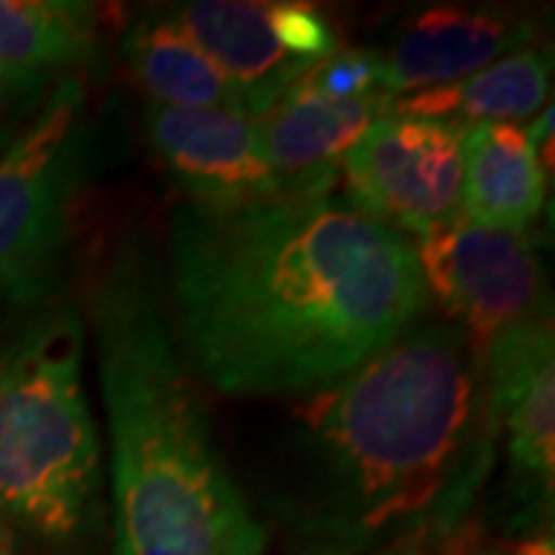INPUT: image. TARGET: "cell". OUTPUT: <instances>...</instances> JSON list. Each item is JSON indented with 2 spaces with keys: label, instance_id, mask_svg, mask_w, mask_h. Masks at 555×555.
Listing matches in <instances>:
<instances>
[{
  "label": "cell",
  "instance_id": "cell-9",
  "mask_svg": "<svg viewBox=\"0 0 555 555\" xmlns=\"http://www.w3.org/2000/svg\"><path fill=\"white\" fill-rule=\"evenodd\" d=\"M478 367L491 441L503 444L506 485L518 509H531L534 518L550 516L555 488L553 318L494 339Z\"/></svg>",
  "mask_w": 555,
  "mask_h": 555
},
{
  "label": "cell",
  "instance_id": "cell-10",
  "mask_svg": "<svg viewBox=\"0 0 555 555\" xmlns=\"http://www.w3.org/2000/svg\"><path fill=\"white\" fill-rule=\"evenodd\" d=\"M145 137L160 167L198 204L284 195L259 145L257 120L222 108H145Z\"/></svg>",
  "mask_w": 555,
  "mask_h": 555
},
{
  "label": "cell",
  "instance_id": "cell-14",
  "mask_svg": "<svg viewBox=\"0 0 555 555\" xmlns=\"http://www.w3.org/2000/svg\"><path fill=\"white\" fill-rule=\"evenodd\" d=\"M550 80H553L550 50L525 47L485 65L469 78L456 80L451 87L398 96L392 102V112L451 120L460 127L521 124L534 118L537 112H543V105L550 102Z\"/></svg>",
  "mask_w": 555,
  "mask_h": 555
},
{
  "label": "cell",
  "instance_id": "cell-6",
  "mask_svg": "<svg viewBox=\"0 0 555 555\" xmlns=\"http://www.w3.org/2000/svg\"><path fill=\"white\" fill-rule=\"evenodd\" d=\"M426 294L444 306L476 358L503 334L553 318L534 241L456 217L414 241Z\"/></svg>",
  "mask_w": 555,
  "mask_h": 555
},
{
  "label": "cell",
  "instance_id": "cell-4",
  "mask_svg": "<svg viewBox=\"0 0 555 555\" xmlns=\"http://www.w3.org/2000/svg\"><path fill=\"white\" fill-rule=\"evenodd\" d=\"M96 485L83 324L72 306H47L0 349V513L47 540H72Z\"/></svg>",
  "mask_w": 555,
  "mask_h": 555
},
{
  "label": "cell",
  "instance_id": "cell-17",
  "mask_svg": "<svg viewBox=\"0 0 555 555\" xmlns=\"http://www.w3.org/2000/svg\"><path fill=\"white\" fill-rule=\"evenodd\" d=\"M302 87L315 90L327 100H364L377 96L383 90V65H379V50L367 47H349V50H334L315 68H309L302 78ZM389 96V93H386Z\"/></svg>",
  "mask_w": 555,
  "mask_h": 555
},
{
  "label": "cell",
  "instance_id": "cell-7",
  "mask_svg": "<svg viewBox=\"0 0 555 555\" xmlns=\"http://www.w3.org/2000/svg\"><path fill=\"white\" fill-rule=\"evenodd\" d=\"M339 179L361 214L426 238L460 217L463 127L389 112L343 158Z\"/></svg>",
  "mask_w": 555,
  "mask_h": 555
},
{
  "label": "cell",
  "instance_id": "cell-3",
  "mask_svg": "<svg viewBox=\"0 0 555 555\" xmlns=\"http://www.w3.org/2000/svg\"><path fill=\"white\" fill-rule=\"evenodd\" d=\"M112 438L115 555H262L266 531L225 469L164 315L142 241H120L93 287Z\"/></svg>",
  "mask_w": 555,
  "mask_h": 555
},
{
  "label": "cell",
  "instance_id": "cell-15",
  "mask_svg": "<svg viewBox=\"0 0 555 555\" xmlns=\"http://www.w3.org/2000/svg\"><path fill=\"white\" fill-rule=\"evenodd\" d=\"M124 62L164 108H222L247 115L241 90L201 53L167 13H149L124 35ZM250 118V115H247Z\"/></svg>",
  "mask_w": 555,
  "mask_h": 555
},
{
  "label": "cell",
  "instance_id": "cell-20",
  "mask_svg": "<svg viewBox=\"0 0 555 555\" xmlns=\"http://www.w3.org/2000/svg\"><path fill=\"white\" fill-rule=\"evenodd\" d=\"M0 555H10V553H7V550H3V546H0Z\"/></svg>",
  "mask_w": 555,
  "mask_h": 555
},
{
  "label": "cell",
  "instance_id": "cell-19",
  "mask_svg": "<svg viewBox=\"0 0 555 555\" xmlns=\"http://www.w3.org/2000/svg\"><path fill=\"white\" fill-rule=\"evenodd\" d=\"M426 546L429 543H401V546H392L389 553L383 555H426Z\"/></svg>",
  "mask_w": 555,
  "mask_h": 555
},
{
  "label": "cell",
  "instance_id": "cell-13",
  "mask_svg": "<svg viewBox=\"0 0 555 555\" xmlns=\"http://www.w3.org/2000/svg\"><path fill=\"white\" fill-rule=\"evenodd\" d=\"M546 177L540 149L525 124H473L463 127V185L460 217L528 232L543 210Z\"/></svg>",
  "mask_w": 555,
  "mask_h": 555
},
{
  "label": "cell",
  "instance_id": "cell-18",
  "mask_svg": "<svg viewBox=\"0 0 555 555\" xmlns=\"http://www.w3.org/2000/svg\"><path fill=\"white\" fill-rule=\"evenodd\" d=\"M53 83H35V80L16 78L0 65V155L7 145L20 137L25 124L35 118L40 102L47 100Z\"/></svg>",
  "mask_w": 555,
  "mask_h": 555
},
{
  "label": "cell",
  "instance_id": "cell-8",
  "mask_svg": "<svg viewBox=\"0 0 555 555\" xmlns=\"http://www.w3.org/2000/svg\"><path fill=\"white\" fill-rule=\"evenodd\" d=\"M167 16L238 87L254 120L337 50L327 16L299 0H192Z\"/></svg>",
  "mask_w": 555,
  "mask_h": 555
},
{
  "label": "cell",
  "instance_id": "cell-2",
  "mask_svg": "<svg viewBox=\"0 0 555 555\" xmlns=\"http://www.w3.org/2000/svg\"><path fill=\"white\" fill-rule=\"evenodd\" d=\"M275 485L294 516L343 543H429L456 531L494 469L481 367L454 324L404 331L281 426Z\"/></svg>",
  "mask_w": 555,
  "mask_h": 555
},
{
  "label": "cell",
  "instance_id": "cell-11",
  "mask_svg": "<svg viewBox=\"0 0 555 555\" xmlns=\"http://www.w3.org/2000/svg\"><path fill=\"white\" fill-rule=\"evenodd\" d=\"M534 31V22L518 13L473 7L420 10L401 22L389 47L379 50L383 90L398 100L451 87L485 65L525 50Z\"/></svg>",
  "mask_w": 555,
  "mask_h": 555
},
{
  "label": "cell",
  "instance_id": "cell-5",
  "mask_svg": "<svg viewBox=\"0 0 555 555\" xmlns=\"http://www.w3.org/2000/svg\"><path fill=\"white\" fill-rule=\"evenodd\" d=\"M87 160L83 80L68 75L0 155V294L10 302L28 309L53 297Z\"/></svg>",
  "mask_w": 555,
  "mask_h": 555
},
{
  "label": "cell",
  "instance_id": "cell-16",
  "mask_svg": "<svg viewBox=\"0 0 555 555\" xmlns=\"http://www.w3.org/2000/svg\"><path fill=\"white\" fill-rule=\"evenodd\" d=\"M100 7L72 0H0V65L35 83L75 75L100 43Z\"/></svg>",
  "mask_w": 555,
  "mask_h": 555
},
{
  "label": "cell",
  "instance_id": "cell-12",
  "mask_svg": "<svg viewBox=\"0 0 555 555\" xmlns=\"http://www.w3.org/2000/svg\"><path fill=\"white\" fill-rule=\"evenodd\" d=\"M392 102L386 93L346 102L327 100L297 80L257 118L262 155L284 192H331L343 158L383 115L392 112Z\"/></svg>",
  "mask_w": 555,
  "mask_h": 555
},
{
  "label": "cell",
  "instance_id": "cell-1",
  "mask_svg": "<svg viewBox=\"0 0 555 555\" xmlns=\"http://www.w3.org/2000/svg\"><path fill=\"white\" fill-rule=\"evenodd\" d=\"M167 284L195 371L235 398L315 392L396 343L429 306L414 241L334 189L182 201Z\"/></svg>",
  "mask_w": 555,
  "mask_h": 555
}]
</instances>
